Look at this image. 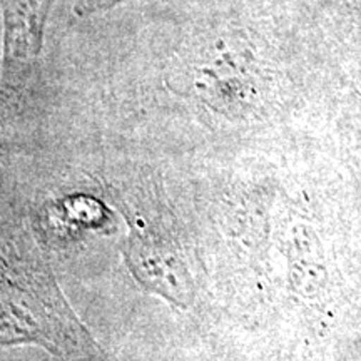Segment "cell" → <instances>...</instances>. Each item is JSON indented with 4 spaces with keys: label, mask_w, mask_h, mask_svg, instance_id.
Wrapping results in <instances>:
<instances>
[{
    "label": "cell",
    "mask_w": 361,
    "mask_h": 361,
    "mask_svg": "<svg viewBox=\"0 0 361 361\" xmlns=\"http://www.w3.org/2000/svg\"><path fill=\"white\" fill-rule=\"evenodd\" d=\"M52 4L54 0H0L4 24L0 117L20 106L35 78Z\"/></svg>",
    "instance_id": "1"
},
{
    "label": "cell",
    "mask_w": 361,
    "mask_h": 361,
    "mask_svg": "<svg viewBox=\"0 0 361 361\" xmlns=\"http://www.w3.org/2000/svg\"><path fill=\"white\" fill-rule=\"evenodd\" d=\"M119 2H123V0H79V4L75 6V12L79 16H87V13L104 11V8L116 6Z\"/></svg>",
    "instance_id": "2"
}]
</instances>
